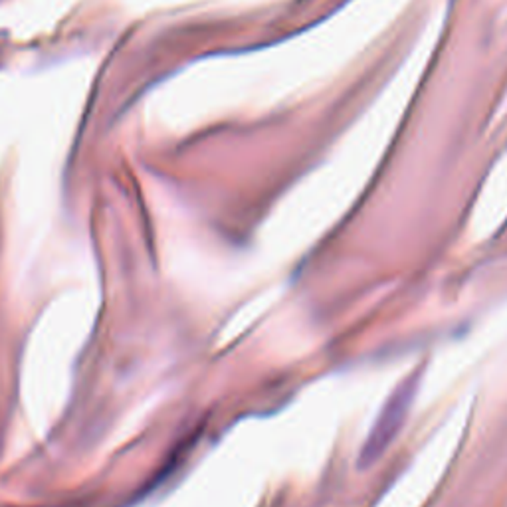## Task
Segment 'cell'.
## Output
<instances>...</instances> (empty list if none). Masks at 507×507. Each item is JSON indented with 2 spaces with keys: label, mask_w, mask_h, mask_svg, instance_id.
I'll return each instance as SVG.
<instances>
[{
  "label": "cell",
  "mask_w": 507,
  "mask_h": 507,
  "mask_svg": "<svg viewBox=\"0 0 507 507\" xmlns=\"http://www.w3.org/2000/svg\"><path fill=\"white\" fill-rule=\"evenodd\" d=\"M410 392H412V389H404V387H401L397 391L399 402H394V397H392V402L387 407V412L381 417L377 432H374V436H371V444L364 448V454L371 456L374 452V456H377L384 448V444L392 438L391 434L394 432V424H399V419L402 414L401 409H402V404H407L410 401Z\"/></svg>",
  "instance_id": "1"
}]
</instances>
